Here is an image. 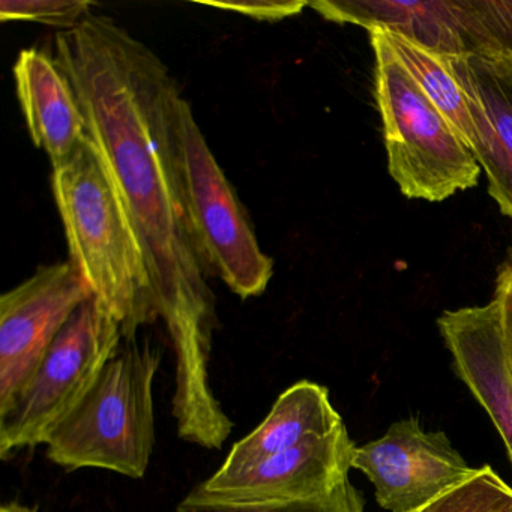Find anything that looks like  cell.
<instances>
[{"instance_id": "cell-1", "label": "cell", "mask_w": 512, "mask_h": 512, "mask_svg": "<svg viewBox=\"0 0 512 512\" xmlns=\"http://www.w3.org/2000/svg\"><path fill=\"white\" fill-rule=\"evenodd\" d=\"M55 49L148 262L158 319L175 355L178 436L196 443L217 439L232 419L209 380L217 307L176 160L172 107L181 89L154 50L107 16L91 13L59 32Z\"/></svg>"}, {"instance_id": "cell-2", "label": "cell", "mask_w": 512, "mask_h": 512, "mask_svg": "<svg viewBox=\"0 0 512 512\" xmlns=\"http://www.w3.org/2000/svg\"><path fill=\"white\" fill-rule=\"evenodd\" d=\"M52 167L70 262L118 320L124 341L136 340L160 319L148 262L118 187L91 137Z\"/></svg>"}, {"instance_id": "cell-3", "label": "cell", "mask_w": 512, "mask_h": 512, "mask_svg": "<svg viewBox=\"0 0 512 512\" xmlns=\"http://www.w3.org/2000/svg\"><path fill=\"white\" fill-rule=\"evenodd\" d=\"M161 352L125 341L91 391L47 440V458L65 470H110L140 479L155 446L154 382Z\"/></svg>"}, {"instance_id": "cell-4", "label": "cell", "mask_w": 512, "mask_h": 512, "mask_svg": "<svg viewBox=\"0 0 512 512\" xmlns=\"http://www.w3.org/2000/svg\"><path fill=\"white\" fill-rule=\"evenodd\" d=\"M374 88L389 175L407 199L443 202L476 187L481 167L448 119L428 100L379 31L370 32Z\"/></svg>"}, {"instance_id": "cell-5", "label": "cell", "mask_w": 512, "mask_h": 512, "mask_svg": "<svg viewBox=\"0 0 512 512\" xmlns=\"http://www.w3.org/2000/svg\"><path fill=\"white\" fill-rule=\"evenodd\" d=\"M172 127L185 208L209 274L239 298L262 295L274 275V262L260 248L244 206L181 91L173 100Z\"/></svg>"}, {"instance_id": "cell-6", "label": "cell", "mask_w": 512, "mask_h": 512, "mask_svg": "<svg viewBox=\"0 0 512 512\" xmlns=\"http://www.w3.org/2000/svg\"><path fill=\"white\" fill-rule=\"evenodd\" d=\"M122 341L121 325L110 311L94 296L83 302L13 409L0 418V457L8 460L20 449L46 445L91 391Z\"/></svg>"}, {"instance_id": "cell-7", "label": "cell", "mask_w": 512, "mask_h": 512, "mask_svg": "<svg viewBox=\"0 0 512 512\" xmlns=\"http://www.w3.org/2000/svg\"><path fill=\"white\" fill-rule=\"evenodd\" d=\"M91 289L71 262L41 266L0 298V418L19 400Z\"/></svg>"}, {"instance_id": "cell-8", "label": "cell", "mask_w": 512, "mask_h": 512, "mask_svg": "<svg viewBox=\"0 0 512 512\" xmlns=\"http://www.w3.org/2000/svg\"><path fill=\"white\" fill-rule=\"evenodd\" d=\"M352 467L389 512H415L476 473L443 431H425L416 416L394 422L379 439L356 446Z\"/></svg>"}, {"instance_id": "cell-9", "label": "cell", "mask_w": 512, "mask_h": 512, "mask_svg": "<svg viewBox=\"0 0 512 512\" xmlns=\"http://www.w3.org/2000/svg\"><path fill=\"white\" fill-rule=\"evenodd\" d=\"M355 449L343 424L235 475L214 473L197 488L233 502H290L325 496L349 479Z\"/></svg>"}, {"instance_id": "cell-10", "label": "cell", "mask_w": 512, "mask_h": 512, "mask_svg": "<svg viewBox=\"0 0 512 512\" xmlns=\"http://www.w3.org/2000/svg\"><path fill=\"white\" fill-rule=\"evenodd\" d=\"M466 94L472 151L488 181V194L512 218V61L493 53L448 56Z\"/></svg>"}, {"instance_id": "cell-11", "label": "cell", "mask_w": 512, "mask_h": 512, "mask_svg": "<svg viewBox=\"0 0 512 512\" xmlns=\"http://www.w3.org/2000/svg\"><path fill=\"white\" fill-rule=\"evenodd\" d=\"M455 373L484 407L512 463V376L496 302L445 311L437 319Z\"/></svg>"}, {"instance_id": "cell-12", "label": "cell", "mask_w": 512, "mask_h": 512, "mask_svg": "<svg viewBox=\"0 0 512 512\" xmlns=\"http://www.w3.org/2000/svg\"><path fill=\"white\" fill-rule=\"evenodd\" d=\"M14 79L32 142L49 155L52 166L61 163L89 137L70 79L55 58L37 49L20 52Z\"/></svg>"}, {"instance_id": "cell-13", "label": "cell", "mask_w": 512, "mask_h": 512, "mask_svg": "<svg viewBox=\"0 0 512 512\" xmlns=\"http://www.w3.org/2000/svg\"><path fill=\"white\" fill-rule=\"evenodd\" d=\"M343 424V418L329 400L328 388L301 380L287 388L268 416L232 446L215 475H235Z\"/></svg>"}, {"instance_id": "cell-14", "label": "cell", "mask_w": 512, "mask_h": 512, "mask_svg": "<svg viewBox=\"0 0 512 512\" xmlns=\"http://www.w3.org/2000/svg\"><path fill=\"white\" fill-rule=\"evenodd\" d=\"M310 7L329 22L392 32L443 56L467 53L452 0H319Z\"/></svg>"}, {"instance_id": "cell-15", "label": "cell", "mask_w": 512, "mask_h": 512, "mask_svg": "<svg viewBox=\"0 0 512 512\" xmlns=\"http://www.w3.org/2000/svg\"><path fill=\"white\" fill-rule=\"evenodd\" d=\"M373 32V31H371ZM398 61L428 100L448 119L467 146L472 145V124L466 94L452 73L448 56L425 49L392 32L379 31Z\"/></svg>"}, {"instance_id": "cell-16", "label": "cell", "mask_w": 512, "mask_h": 512, "mask_svg": "<svg viewBox=\"0 0 512 512\" xmlns=\"http://www.w3.org/2000/svg\"><path fill=\"white\" fill-rule=\"evenodd\" d=\"M176 512H365V500L350 479L325 496L290 502H233L196 487L181 500Z\"/></svg>"}, {"instance_id": "cell-17", "label": "cell", "mask_w": 512, "mask_h": 512, "mask_svg": "<svg viewBox=\"0 0 512 512\" xmlns=\"http://www.w3.org/2000/svg\"><path fill=\"white\" fill-rule=\"evenodd\" d=\"M467 53H493L512 61V0L454 2Z\"/></svg>"}, {"instance_id": "cell-18", "label": "cell", "mask_w": 512, "mask_h": 512, "mask_svg": "<svg viewBox=\"0 0 512 512\" xmlns=\"http://www.w3.org/2000/svg\"><path fill=\"white\" fill-rule=\"evenodd\" d=\"M415 512H512V488L493 467L482 466L472 478Z\"/></svg>"}, {"instance_id": "cell-19", "label": "cell", "mask_w": 512, "mask_h": 512, "mask_svg": "<svg viewBox=\"0 0 512 512\" xmlns=\"http://www.w3.org/2000/svg\"><path fill=\"white\" fill-rule=\"evenodd\" d=\"M92 7L88 0H4L0 2V20L40 23L64 32L79 26Z\"/></svg>"}, {"instance_id": "cell-20", "label": "cell", "mask_w": 512, "mask_h": 512, "mask_svg": "<svg viewBox=\"0 0 512 512\" xmlns=\"http://www.w3.org/2000/svg\"><path fill=\"white\" fill-rule=\"evenodd\" d=\"M493 301L499 307L503 346L512 376V248L497 271Z\"/></svg>"}, {"instance_id": "cell-21", "label": "cell", "mask_w": 512, "mask_h": 512, "mask_svg": "<svg viewBox=\"0 0 512 512\" xmlns=\"http://www.w3.org/2000/svg\"><path fill=\"white\" fill-rule=\"evenodd\" d=\"M211 7L221 8V10L233 11V13L242 14V16L251 17V19L260 20V22H280L287 17L298 16L302 13L307 2H235V4H221V2H203Z\"/></svg>"}, {"instance_id": "cell-22", "label": "cell", "mask_w": 512, "mask_h": 512, "mask_svg": "<svg viewBox=\"0 0 512 512\" xmlns=\"http://www.w3.org/2000/svg\"><path fill=\"white\" fill-rule=\"evenodd\" d=\"M0 512H38L19 502H7L0 506Z\"/></svg>"}]
</instances>
